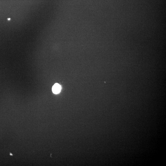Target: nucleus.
<instances>
[{
    "instance_id": "obj_1",
    "label": "nucleus",
    "mask_w": 166,
    "mask_h": 166,
    "mask_svg": "<svg viewBox=\"0 0 166 166\" xmlns=\"http://www.w3.org/2000/svg\"><path fill=\"white\" fill-rule=\"evenodd\" d=\"M61 87L60 85L56 83L55 84L52 88L53 92L55 94H58L61 91Z\"/></svg>"
},
{
    "instance_id": "obj_2",
    "label": "nucleus",
    "mask_w": 166,
    "mask_h": 166,
    "mask_svg": "<svg viewBox=\"0 0 166 166\" xmlns=\"http://www.w3.org/2000/svg\"><path fill=\"white\" fill-rule=\"evenodd\" d=\"M10 155H12V154H10Z\"/></svg>"
}]
</instances>
